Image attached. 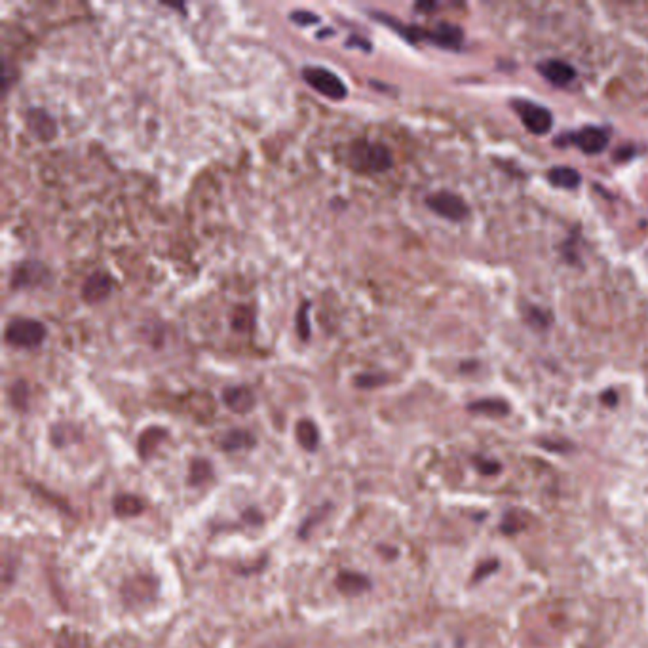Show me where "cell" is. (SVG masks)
<instances>
[{"instance_id":"6da1fadb","label":"cell","mask_w":648,"mask_h":648,"mask_svg":"<svg viewBox=\"0 0 648 648\" xmlns=\"http://www.w3.org/2000/svg\"><path fill=\"white\" fill-rule=\"evenodd\" d=\"M350 164L356 171L365 173H380L392 168V152L384 144L371 143V141H356L350 151Z\"/></svg>"},{"instance_id":"7a4b0ae2","label":"cell","mask_w":648,"mask_h":648,"mask_svg":"<svg viewBox=\"0 0 648 648\" xmlns=\"http://www.w3.org/2000/svg\"><path fill=\"white\" fill-rule=\"evenodd\" d=\"M6 342L18 348H36L46 339V328L39 320L18 318L6 325Z\"/></svg>"},{"instance_id":"3957f363","label":"cell","mask_w":648,"mask_h":648,"mask_svg":"<svg viewBox=\"0 0 648 648\" xmlns=\"http://www.w3.org/2000/svg\"><path fill=\"white\" fill-rule=\"evenodd\" d=\"M302 79L314 88L316 92L325 95L329 99H344L346 97V86L335 72L323 69V67H304L302 69Z\"/></svg>"},{"instance_id":"277c9868","label":"cell","mask_w":648,"mask_h":648,"mask_svg":"<svg viewBox=\"0 0 648 648\" xmlns=\"http://www.w3.org/2000/svg\"><path fill=\"white\" fill-rule=\"evenodd\" d=\"M513 109L521 116L525 128L534 135H546L553 126V116H551L550 109H546L544 105L518 99V101H513Z\"/></svg>"},{"instance_id":"5b68a950","label":"cell","mask_w":648,"mask_h":648,"mask_svg":"<svg viewBox=\"0 0 648 648\" xmlns=\"http://www.w3.org/2000/svg\"><path fill=\"white\" fill-rule=\"evenodd\" d=\"M426 205L433 213H438L439 217L449 219V221H462L468 215V211H470L468 203L459 194L449 192V190H439V192L430 194V196L426 198Z\"/></svg>"},{"instance_id":"8992f818","label":"cell","mask_w":648,"mask_h":648,"mask_svg":"<svg viewBox=\"0 0 648 648\" xmlns=\"http://www.w3.org/2000/svg\"><path fill=\"white\" fill-rule=\"evenodd\" d=\"M567 137L586 154H599V152H602L609 147L610 139L607 130H602L599 126H586V128L570 133Z\"/></svg>"},{"instance_id":"52a82bcc","label":"cell","mask_w":648,"mask_h":648,"mask_svg":"<svg viewBox=\"0 0 648 648\" xmlns=\"http://www.w3.org/2000/svg\"><path fill=\"white\" fill-rule=\"evenodd\" d=\"M48 269L39 261H25L18 264L12 272V285L13 289L23 288H39L46 282Z\"/></svg>"},{"instance_id":"ba28073f","label":"cell","mask_w":648,"mask_h":648,"mask_svg":"<svg viewBox=\"0 0 648 648\" xmlns=\"http://www.w3.org/2000/svg\"><path fill=\"white\" fill-rule=\"evenodd\" d=\"M428 42L445 50H459L464 42L462 29L452 23H438L433 29H428Z\"/></svg>"},{"instance_id":"9c48e42d","label":"cell","mask_w":648,"mask_h":648,"mask_svg":"<svg viewBox=\"0 0 648 648\" xmlns=\"http://www.w3.org/2000/svg\"><path fill=\"white\" fill-rule=\"evenodd\" d=\"M538 71L544 79L551 82L553 86H567L576 79L574 67L565 63L563 59H546L538 65Z\"/></svg>"},{"instance_id":"30bf717a","label":"cell","mask_w":648,"mask_h":648,"mask_svg":"<svg viewBox=\"0 0 648 648\" xmlns=\"http://www.w3.org/2000/svg\"><path fill=\"white\" fill-rule=\"evenodd\" d=\"M112 291V280L107 272H95L82 285V297L86 302L95 304V302L105 301Z\"/></svg>"},{"instance_id":"8fae6325","label":"cell","mask_w":648,"mask_h":648,"mask_svg":"<svg viewBox=\"0 0 648 648\" xmlns=\"http://www.w3.org/2000/svg\"><path fill=\"white\" fill-rule=\"evenodd\" d=\"M27 126L42 141H50L58 133V126L44 109H31L27 112Z\"/></svg>"},{"instance_id":"7c38bea8","label":"cell","mask_w":648,"mask_h":648,"mask_svg":"<svg viewBox=\"0 0 648 648\" xmlns=\"http://www.w3.org/2000/svg\"><path fill=\"white\" fill-rule=\"evenodd\" d=\"M224 405L238 414H245L255 407V396L248 386H230L223 392Z\"/></svg>"},{"instance_id":"4fadbf2b","label":"cell","mask_w":648,"mask_h":648,"mask_svg":"<svg viewBox=\"0 0 648 648\" xmlns=\"http://www.w3.org/2000/svg\"><path fill=\"white\" fill-rule=\"evenodd\" d=\"M548 179H550L551 184H555L559 189H576L580 181H582L580 173L576 170H572V168H567V166L551 168L548 171Z\"/></svg>"},{"instance_id":"5bb4252c","label":"cell","mask_w":648,"mask_h":648,"mask_svg":"<svg viewBox=\"0 0 648 648\" xmlns=\"http://www.w3.org/2000/svg\"><path fill=\"white\" fill-rule=\"evenodd\" d=\"M255 445V438L245 430H232L223 438L221 447L223 451H242V449H249V447Z\"/></svg>"},{"instance_id":"9a60e30c","label":"cell","mask_w":648,"mask_h":648,"mask_svg":"<svg viewBox=\"0 0 648 648\" xmlns=\"http://www.w3.org/2000/svg\"><path fill=\"white\" fill-rule=\"evenodd\" d=\"M297 439L306 451H316V447L320 443V433L312 420H301L297 424Z\"/></svg>"},{"instance_id":"2e32d148","label":"cell","mask_w":648,"mask_h":648,"mask_svg":"<svg viewBox=\"0 0 648 648\" xmlns=\"http://www.w3.org/2000/svg\"><path fill=\"white\" fill-rule=\"evenodd\" d=\"M114 511L122 518H133L143 511V500L133 494H118L114 498Z\"/></svg>"},{"instance_id":"e0dca14e","label":"cell","mask_w":648,"mask_h":648,"mask_svg":"<svg viewBox=\"0 0 648 648\" xmlns=\"http://www.w3.org/2000/svg\"><path fill=\"white\" fill-rule=\"evenodd\" d=\"M367 583H369L367 578L358 574V572H342L341 576H339L337 586L346 595H358V593H361L367 588Z\"/></svg>"},{"instance_id":"ac0fdd59","label":"cell","mask_w":648,"mask_h":648,"mask_svg":"<svg viewBox=\"0 0 648 648\" xmlns=\"http://www.w3.org/2000/svg\"><path fill=\"white\" fill-rule=\"evenodd\" d=\"M166 438V432L162 428H152V430H147V432L139 438V452H141V457H149V452L154 451V447Z\"/></svg>"},{"instance_id":"d6986e66","label":"cell","mask_w":648,"mask_h":648,"mask_svg":"<svg viewBox=\"0 0 648 648\" xmlns=\"http://www.w3.org/2000/svg\"><path fill=\"white\" fill-rule=\"evenodd\" d=\"M211 478V466L208 460H194L190 466V485H202Z\"/></svg>"},{"instance_id":"ffe728a7","label":"cell","mask_w":648,"mask_h":648,"mask_svg":"<svg viewBox=\"0 0 648 648\" xmlns=\"http://www.w3.org/2000/svg\"><path fill=\"white\" fill-rule=\"evenodd\" d=\"M27 384L25 382H13L12 388H10V398H12V403L15 407H20V409H25L27 405Z\"/></svg>"},{"instance_id":"44dd1931","label":"cell","mask_w":648,"mask_h":648,"mask_svg":"<svg viewBox=\"0 0 648 648\" xmlns=\"http://www.w3.org/2000/svg\"><path fill=\"white\" fill-rule=\"evenodd\" d=\"M470 409H475V411H481V412H498V414H504V412H508L506 403H502V401H494V400L475 401V403H471Z\"/></svg>"},{"instance_id":"7402d4cb","label":"cell","mask_w":648,"mask_h":648,"mask_svg":"<svg viewBox=\"0 0 648 648\" xmlns=\"http://www.w3.org/2000/svg\"><path fill=\"white\" fill-rule=\"evenodd\" d=\"M308 310H310V304H308V302H302V306L299 308V314H297V329H299L301 339H308V335H310Z\"/></svg>"},{"instance_id":"603a6c76","label":"cell","mask_w":648,"mask_h":648,"mask_svg":"<svg viewBox=\"0 0 648 648\" xmlns=\"http://www.w3.org/2000/svg\"><path fill=\"white\" fill-rule=\"evenodd\" d=\"M382 382H384V377H380V374H360V377L356 379V386L373 388L382 384Z\"/></svg>"},{"instance_id":"cb8c5ba5","label":"cell","mask_w":648,"mask_h":648,"mask_svg":"<svg viewBox=\"0 0 648 648\" xmlns=\"http://www.w3.org/2000/svg\"><path fill=\"white\" fill-rule=\"evenodd\" d=\"M291 20L297 23V25H314L320 21V18L312 12H293L291 13Z\"/></svg>"},{"instance_id":"d4e9b609","label":"cell","mask_w":648,"mask_h":648,"mask_svg":"<svg viewBox=\"0 0 648 648\" xmlns=\"http://www.w3.org/2000/svg\"><path fill=\"white\" fill-rule=\"evenodd\" d=\"M479 470L485 471V473H497V471H500V466L494 460H479Z\"/></svg>"},{"instance_id":"484cf974","label":"cell","mask_w":648,"mask_h":648,"mask_svg":"<svg viewBox=\"0 0 648 648\" xmlns=\"http://www.w3.org/2000/svg\"><path fill=\"white\" fill-rule=\"evenodd\" d=\"M436 8H438L436 2H419V4L414 6V10H419V12H432Z\"/></svg>"},{"instance_id":"4316f807","label":"cell","mask_w":648,"mask_h":648,"mask_svg":"<svg viewBox=\"0 0 648 648\" xmlns=\"http://www.w3.org/2000/svg\"><path fill=\"white\" fill-rule=\"evenodd\" d=\"M602 400L607 401L609 405H614L616 401H618V396H616L614 392H607V393H602Z\"/></svg>"}]
</instances>
